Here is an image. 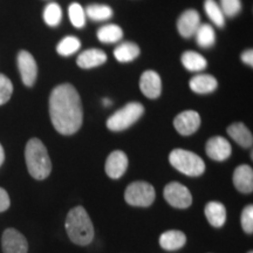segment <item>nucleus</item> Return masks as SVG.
Listing matches in <instances>:
<instances>
[{"mask_svg": "<svg viewBox=\"0 0 253 253\" xmlns=\"http://www.w3.org/2000/svg\"><path fill=\"white\" fill-rule=\"evenodd\" d=\"M49 115L56 131L62 135L75 134L82 126L80 95L72 84L55 87L49 96Z\"/></svg>", "mask_w": 253, "mask_h": 253, "instance_id": "f257e3e1", "label": "nucleus"}, {"mask_svg": "<svg viewBox=\"0 0 253 253\" xmlns=\"http://www.w3.org/2000/svg\"><path fill=\"white\" fill-rule=\"evenodd\" d=\"M66 231L69 239L77 245H88L94 239V226L86 209L75 207L66 217Z\"/></svg>", "mask_w": 253, "mask_h": 253, "instance_id": "f03ea898", "label": "nucleus"}, {"mask_svg": "<svg viewBox=\"0 0 253 253\" xmlns=\"http://www.w3.org/2000/svg\"><path fill=\"white\" fill-rule=\"evenodd\" d=\"M25 160L30 175L38 181L47 178L52 172V162L45 144L39 138H31L25 149Z\"/></svg>", "mask_w": 253, "mask_h": 253, "instance_id": "7ed1b4c3", "label": "nucleus"}, {"mask_svg": "<svg viewBox=\"0 0 253 253\" xmlns=\"http://www.w3.org/2000/svg\"><path fill=\"white\" fill-rule=\"evenodd\" d=\"M170 164L178 170L179 172L184 173L190 177L202 176L205 171V163L198 155L184 149H175L170 153L169 156Z\"/></svg>", "mask_w": 253, "mask_h": 253, "instance_id": "20e7f679", "label": "nucleus"}, {"mask_svg": "<svg viewBox=\"0 0 253 253\" xmlns=\"http://www.w3.org/2000/svg\"><path fill=\"white\" fill-rule=\"evenodd\" d=\"M144 107L140 102H130L123 108L114 113L107 120V126L112 131H122L131 126L138 119L143 115Z\"/></svg>", "mask_w": 253, "mask_h": 253, "instance_id": "39448f33", "label": "nucleus"}, {"mask_svg": "<svg viewBox=\"0 0 253 253\" xmlns=\"http://www.w3.org/2000/svg\"><path fill=\"white\" fill-rule=\"evenodd\" d=\"M156 198L155 188L148 182H134L126 189L125 199L129 205L132 207L147 208L150 207Z\"/></svg>", "mask_w": 253, "mask_h": 253, "instance_id": "423d86ee", "label": "nucleus"}, {"mask_svg": "<svg viewBox=\"0 0 253 253\" xmlns=\"http://www.w3.org/2000/svg\"><path fill=\"white\" fill-rule=\"evenodd\" d=\"M164 198L171 207L186 209L192 204V195L185 185L178 182L169 183L163 191Z\"/></svg>", "mask_w": 253, "mask_h": 253, "instance_id": "0eeeda50", "label": "nucleus"}, {"mask_svg": "<svg viewBox=\"0 0 253 253\" xmlns=\"http://www.w3.org/2000/svg\"><path fill=\"white\" fill-rule=\"evenodd\" d=\"M1 248L4 253H27L28 243L18 230L9 227L2 233Z\"/></svg>", "mask_w": 253, "mask_h": 253, "instance_id": "6e6552de", "label": "nucleus"}, {"mask_svg": "<svg viewBox=\"0 0 253 253\" xmlns=\"http://www.w3.org/2000/svg\"><path fill=\"white\" fill-rule=\"evenodd\" d=\"M18 67L24 84L27 87L33 86L38 77V66L33 55L26 50H21L18 54Z\"/></svg>", "mask_w": 253, "mask_h": 253, "instance_id": "1a4fd4ad", "label": "nucleus"}, {"mask_svg": "<svg viewBox=\"0 0 253 253\" xmlns=\"http://www.w3.org/2000/svg\"><path fill=\"white\" fill-rule=\"evenodd\" d=\"M173 126L181 135H192L201 126V116L195 110H185L176 116Z\"/></svg>", "mask_w": 253, "mask_h": 253, "instance_id": "9d476101", "label": "nucleus"}, {"mask_svg": "<svg viewBox=\"0 0 253 253\" xmlns=\"http://www.w3.org/2000/svg\"><path fill=\"white\" fill-rule=\"evenodd\" d=\"M128 169V157L121 150H115L106 161V173L110 178L119 179Z\"/></svg>", "mask_w": 253, "mask_h": 253, "instance_id": "9b49d317", "label": "nucleus"}, {"mask_svg": "<svg viewBox=\"0 0 253 253\" xmlns=\"http://www.w3.org/2000/svg\"><path fill=\"white\" fill-rule=\"evenodd\" d=\"M232 148L230 142L221 136L210 138L207 143V154L211 160L214 161H225L231 156Z\"/></svg>", "mask_w": 253, "mask_h": 253, "instance_id": "f8f14e48", "label": "nucleus"}, {"mask_svg": "<svg viewBox=\"0 0 253 253\" xmlns=\"http://www.w3.org/2000/svg\"><path fill=\"white\" fill-rule=\"evenodd\" d=\"M140 88L145 96L149 99H157L162 91V80L154 71H147L142 74Z\"/></svg>", "mask_w": 253, "mask_h": 253, "instance_id": "ddd939ff", "label": "nucleus"}, {"mask_svg": "<svg viewBox=\"0 0 253 253\" xmlns=\"http://www.w3.org/2000/svg\"><path fill=\"white\" fill-rule=\"evenodd\" d=\"M201 25V17L199 13L195 9H188L178 19L177 28L179 34L184 38L192 37Z\"/></svg>", "mask_w": 253, "mask_h": 253, "instance_id": "4468645a", "label": "nucleus"}, {"mask_svg": "<svg viewBox=\"0 0 253 253\" xmlns=\"http://www.w3.org/2000/svg\"><path fill=\"white\" fill-rule=\"evenodd\" d=\"M233 184L243 194H251L253 191V170L249 166H239L233 172Z\"/></svg>", "mask_w": 253, "mask_h": 253, "instance_id": "2eb2a0df", "label": "nucleus"}, {"mask_svg": "<svg viewBox=\"0 0 253 253\" xmlns=\"http://www.w3.org/2000/svg\"><path fill=\"white\" fill-rule=\"evenodd\" d=\"M186 243V237L182 231L170 230L161 235L160 245L166 251H177L182 249Z\"/></svg>", "mask_w": 253, "mask_h": 253, "instance_id": "dca6fc26", "label": "nucleus"}, {"mask_svg": "<svg viewBox=\"0 0 253 253\" xmlns=\"http://www.w3.org/2000/svg\"><path fill=\"white\" fill-rule=\"evenodd\" d=\"M107 61V55L103 50L91 48L84 50L78 58V66L81 68L89 69L101 66Z\"/></svg>", "mask_w": 253, "mask_h": 253, "instance_id": "f3484780", "label": "nucleus"}, {"mask_svg": "<svg viewBox=\"0 0 253 253\" xmlns=\"http://www.w3.org/2000/svg\"><path fill=\"white\" fill-rule=\"evenodd\" d=\"M227 134H229L230 137L232 138V140H235L240 147L243 148L252 147V143H253L252 134L244 123L242 122L232 123V125L227 128Z\"/></svg>", "mask_w": 253, "mask_h": 253, "instance_id": "a211bd4d", "label": "nucleus"}, {"mask_svg": "<svg viewBox=\"0 0 253 253\" xmlns=\"http://www.w3.org/2000/svg\"><path fill=\"white\" fill-rule=\"evenodd\" d=\"M218 82L212 75L198 74L190 80V88L197 94H208L216 90Z\"/></svg>", "mask_w": 253, "mask_h": 253, "instance_id": "6ab92c4d", "label": "nucleus"}, {"mask_svg": "<svg viewBox=\"0 0 253 253\" xmlns=\"http://www.w3.org/2000/svg\"><path fill=\"white\" fill-rule=\"evenodd\" d=\"M205 216L214 227H221L226 221V209L219 202H210L205 205Z\"/></svg>", "mask_w": 253, "mask_h": 253, "instance_id": "aec40b11", "label": "nucleus"}, {"mask_svg": "<svg viewBox=\"0 0 253 253\" xmlns=\"http://www.w3.org/2000/svg\"><path fill=\"white\" fill-rule=\"evenodd\" d=\"M182 63L183 66L191 72H201L207 68V60L202 56L199 53L188 50V52L183 53L182 55Z\"/></svg>", "mask_w": 253, "mask_h": 253, "instance_id": "412c9836", "label": "nucleus"}, {"mask_svg": "<svg viewBox=\"0 0 253 253\" xmlns=\"http://www.w3.org/2000/svg\"><path fill=\"white\" fill-rule=\"evenodd\" d=\"M140 54V48L132 42H125L116 47L114 50V56L120 62H130Z\"/></svg>", "mask_w": 253, "mask_h": 253, "instance_id": "4be33fe9", "label": "nucleus"}, {"mask_svg": "<svg viewBox=\"0 0 253 253\" xmlns=\"http://www.w3.org/2000/svg\"><path fill=\"white\" fill-rule=\"evenodd\" d=\"M123 31L118 25H106L97 31V38L100 41L106 43L118 42L122 39Z\"/></svg>", "mask_w": 253, "mask_h": 253, "instance_id": "5701e85b", "label": "nucleus"}, {"mask_svg": "<svg viewBox=\"0 0 253 253\" xmlns=\"http://www.w3.org/2000/svg\"><path fill=\"white\" fill-rule=\"evenodd\" d=\"M195 34L196 39H197V43L201 47H204V48L212 46L214 43V40H216L213 28L208 24L199 25V27L197 28Z\"/></svg>", "mask_w": 253, "mask_h": 253, "instance_id": "b1692460", "label": "nucleus"}, {"mask_svg": "<svg viewBox=\"0 0 253 253\" xmlns=\"http://www.w3.org/2000/svg\"><path fill=\"white\" fill-rule=\"evenodd\" d=\"M204 8L207 12L208 17L211 19V21L218 27H223L225 24V15L221 11L220 6L217 4L214 0H205Z\"/></svg>", "mask_w": 253, "mask_h": 253, "instance_id": "393cba45", "label": "nucleus"}, {"mask_svg": "<svg viewBox=\"0 0 253 253\" xmlns=\"http://www.w3.org/2000/svg\"><path fill=\"white\" fill-rule=\"evenodd\" d=\"M81 47V42L80 40L78 39L77 37H66L60 41L58 47H56V50L60 55L63 56H68L74 54L75 52H78Z\"/></svg>", "mask_w": 253, "mask_h": 253, "instance_id": "a878e982", "label": "nucleus"}, {"mask_svg": "<svg viewBox=\"0 0 253 253\" xmlns=\"http://www.w3.org/2000/svg\"><path fill=\"white\" fill-rule=\"evenodd\" d=\"M62 19V11L61 7L56 2H50L46 6L43 11V20L48 26L55 27L61 23Z\"/></svg>", "mask_w": 253, "mask_h": 253, "instance_id": "bb28decb", "label": "nucleus"}, {"mask_svg": "<svg viewBox=\"0 0 253 253\" xmlns=\"http://www.w3.org/2000/svg\"><path fill=\"white\" fill-rule=\"evenodd\" d=\"M86 13L88 14L91 20L95 21H101V20H107V19L112 18L113 15V9L107 5H89L86 9Z\"/></svg>", "mask_w": 253, "mask_h": 253, "instance_id": "cd10ccee", "label": "nucleus"}, {"mask_svg": "<svg viewBox=\"0 0 253 253\" xmlns=\"http://www.w3.org/2000/svg\"><path fill=\"white\" fill-rule=\"evenodd\" d=\"M68 13L74 27L81 28L84 26V24H86V13H84V8H82V6L80 4L73 2V4L69 6Z\"/></svg>", "mask_w": 253, "mask_h": 253, "instance_id": "c85d7f7f", "label": "nucleus"}, {"mask_svg": "<svg viewBox=\"0 0 253 253\" xmlns=\"http://www.w3.org/2000/svg\"><path fill=\"white\" fill-rule=\"evenodd\" d=\"M13 93V84L4 74H0V106L5 104L11 99Z\"/></svg>", "mask_w": 253, "mask_h": 253, "instance_id": "c756f323", "label": "nucleus"}, {"mask_svg": "<svg viewBox=\"0 0 253 253\" xmlns=\"http://www.w3.org/2000/svg\"><path fill=\"white\" fill-rule=\"evenodd\" d=\"M220 8L226 17H236L242 9L240 0H220Z\"/></svg>", "mask_w": 253, "mask_h": 253, "instance_id": "7c9ffc66", "label": "nucleus"}, {"mask_svg": "<svg viewBox=\"0 0 253 253\" xmlns=\"http://www.w3.org/2000/svg\"><path fill=\"white\" fill-rule=\"evenodd\" d=\"M240 221H242L243 230H244L246 233H249V235H251L253 232V207L252 205H248V207L244 208V210H243L242 212Z\"/></svg>", "mask_w": 253, "mask_h": 253, "instance_id": "2f4dec72", "label": "nucleus"}, {"mask_svg": "<svg viewBox=\"0 0 253 253\" xmlns=\"http://www.w3.org/2000/svg\"><path fill=\"white\" fill-rule=\"evenodd\" d=\"M11 205V201H9V196L5 189L0 188V213L5 212L6 210Z\"/></svg>", "mask_w": 253, "mask_h": 253, "instance_id": "473e14b6", "label": "nucleus"}, {"mask_svg": "<svg viewBox=\"0 0 253 253\" xmlns=\"http://www.w3.org/2000/svg\"><path fill=\"white\" fill-rule=\"evenodd\" d=\"M242 60H243V62H245L246 65L251 66V67H252V65H253V52H252V49L245 50V52L242 54Z\"/></svg>", "mask_w": 253, "mask_h": 253, "instance_id": "72a5a7b5", "label": "nucleus"}, {"mask_svg": "<svg viewBox=\"0 0 253 253\" xmlns=\"http://www.w3.org/2000/svg\"><path fill=\"white\" fill-rule=\"evenodd\" d=\"M4 161H5V151H4V148H2V145L0 144V167L2 166Z\"/></svg>", "mask_w": 253, "mask_h": 253, "instance_id": "f704fd0d", "label": "nucleus"}, {"mask_svg": "<svg viewBox=\"0 0 253 253\" xmlns=\"http://www.w3.org/2000/svg\"><path fill=\"white\" fill-rule=\"evenodd\" d=\"M103 104H104V106H110V104H112V101H110L109 99H104L103 100Z\"/></svg>", "mask_w": 253, "mask_h": 253, "instance_id": "c9c22d12", "label": "nucleus"}, {"mask_svg": "<svg viewBox=\"0 0 253 253\" xmlns=\"http://www.w3.org/2000/svg\"><path fill=\"white\" fill-rule=\"evenodd\" d=\"M249 253H253V252H249Z\"/></svg>", "mask_w": 253, "mask_h": 253, "instance_id": "e433bc0d", "label": "nucleus"}]
</instances>
